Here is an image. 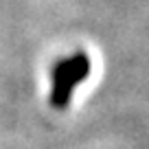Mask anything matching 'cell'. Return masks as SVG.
I'll return each instance as SVG.
<instances>
[{
    "mask_svg": "<svg viewBox=\"0 0 149 149\" xmlns=\"http://www.w3.org/2000/svg\"><path fill=\"white\" fill-rule=\"evenodd\" d=\"M90 74V57L86 53H74L72 57L59 59L53 68V94L51 103L55 107H66L72 90Z\"/></svg>",
    "mask_w": 149,
    "mask_h": 149,
    "instance_id": "cell-1",
    "label": "cell"
}]
</instances>
